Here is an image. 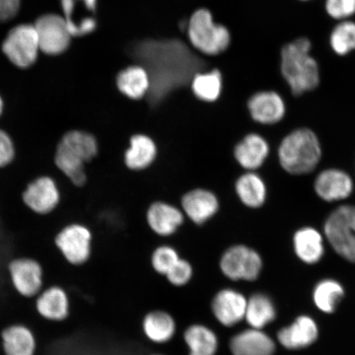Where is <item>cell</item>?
I'll return each instance as SVG.
<instances>
[{"label":"cell","instance_id":"cell-28","mask_svg":"<svg viewBox=\"0 0 355 355\" xmlns=\"http://www.w3.org/2000/svg\"><path fill=\"white\" fill-rule=\"evenodd\" d=\"M191 91L203 103H215L223 92L224 79L218 69L194 75L190 83Z\"/></svg>","mask_w":355,"mask_h":355},{"label":"cell","instance_id":"cell-4","mask_svg":"<svg viewBox=\"0 0 355 355\" xmlns=\"http://www.w3.org/2000/svg\"><path fill=\"white\" fill-rule=\"evenodd\" d=\"M278 155L282 168L290 174H309L320 162V143L313 131L300 128L283 139Z\"/></svg>","mask_w":355,"mask_h":355},{"label":"cell","instance_id":"cell-13","mask_svg":"<svg viewBox=\"0 0 355 355\" xmlns=\"http://www.w3.org/2000/svg\"><path fill=\"white\" fill-rule=\"evenodd\" d=\"M8 270L12 286L20 295L33 298L42 291L43 269L37 261L28 257L17 259L11 261Z\"/></svg>","mask_w":355,"mask_h":355},{"label":"cell","instance_id":"cell-37","mask_svg":"<svg viewBox=\"0 0 355 355\" xmlns=\"http://www.w3.org/2000/svg\"><path fill=\"white\" fill-rule=\"evenodd\" d=\"M15 155V148L11 137L0 130V168L10 165Z\"/></svg>","mask_w":355,"mask_h":355},{"label":"cell","instance_id":"cell-25","mask_svg":"<svg viewBox=\"0 0 355 355\" xmlns=\"http://www.w3.org/2000/svg\"><path fill=\"white\" fill-rule=\"evenodd\" d=\"M2 346L6 355H35L37 339L28 327L15 324L2 331Z\"/></svg>","mask_w":355,"mask_h":355},{"label":"cell","instance_id":"cell-15","mask_svg":"<svg viewBox=\"0 0 355 355\" xmlns=\"http://www.w3.org/2000/svg\"><path fill=\"white\" fill-rule=\"evenodd\" d=\"M248 300L234 288H222L211 301V312L222 326L232 327L245 318Z\"/></svg>","mask_w":355,"mask_h":355},{"label":"cell","instance_id":"cell-9","mask_svg":"<svg viewBox=\"0 0 355 355\" xmlns=\"http://www.w3.org/2000/svg\"><path fill=\"white\" fill-rule=\"evenodd\" d=\"M40 50L44 54H62L69 46L72 35L64 19L57 15H43L35 21Z\"/></svg>","mask_w":355,"mask_h":355},{"label":"cell","instance_id":"cell-24","mask_svg":"<svg viewBox=\"0 0 355 355\" xmlns=\"http://www.w3.org/2000/svg\"><path fill=\"white\" fill-rule=\"evenodd\" d=\"M318 335L317 324L313 319L301 316L291 326L279 331L278 340L286 349H298L313 344Z\"/></svg>","mask_w":355,"mask_h":355},{"label":"cell","instance_id":"cell-38","mask_svg":"<svg viewBox=\"0 0 355 355\" xmlns=\"http://www.w3.org/2000/svg\"><path fill=\"white\" fill-rule=\"evenodd\" d=\"M20 0H0V21H7L19 12Z\"/></svg>","mask_w":355,"mask_h":355},{"label":"cell","instance_id":"cell-33","mask_svg":"<svg viewBox=\"0 0 355 355\" xmlns=\"http://www.w3.org/2000/svg\"><path fill=\"white\" fill-rule=\"evenodd\" d=\"M330 46L332 51L340 56L355 51V22L340 21L332 30Z\"/></svg>","mask_w":355,"mask_h":355},{"label":"cell","instance_id":"cell-32","mask_svg":"<svg viewBox=\"0 0 355 355\" xmlns=\"http://www.w3.org/2000/svg\"><path fill=\"white\" fill-rule=\"evenodd\" d=\"M344 295V288L332 279L321 282L315 288L313 300L317 307L324 313L334 312L337 303Z\"/></svg>","mask_w":355,"mask_h":355},{"label":"cell","instance_id":"cell-11","mask_svg":"<svg viewBox=\"0 0 355 355\" xmlns=\"http://www.w3.org/2000/svg\"><path fill=\"white\" fill-rule=\"evenodd\" d=\"M182 211L195 225L207 223L220 211V202L217 195L205 188H193L180 198Z\"/></svg>","mask_w":355,"mask_h":355},{"label":"cell","instance_id":"cell-29","mask_svg":"<svg viewBox=\"0 0 355 355\" xmlns=\"http://www.w3.org/2000/svg\"><path fill=\"white\" fill-rule=\"evenodd\" d=\"M184 343L188 346L189 355H216L218 352V336L214 331L202 324H193L186 329Z\"/></svg>","mask_w":355,"mask_h":355},{"label":"cell","instance_id":"cell-21","mask_svg":"<svg viewBox=\"0 0 355 355\" xmlns=\"http://www.w3.org/2000/svg\"><path fill=\"white\" fill-rule=\"evenodd\" d=\"M275 349L273 340L263 331L254 328L238 333L230 341L232 355H273Z\"/></svg>","mask_w":355,"mask_h":355},{"label":"cell","instance_id":"cell-1","mask_svg":"<svg viewBox=\"0 0 355 355\" xmlns=\"http://www.w3.org/2000/svg\"><path fill=\"white\" fill-rule=\"evenodd\" d=\"M132 57L148 73L150 103H158L172 91L191 83L207 68L205 61L180 39H146L135 44Z\"/></svg>","mask_w":355,"mask_h":355},{"label":"cell","instance_id":"cell-40","mask_svg":"<svg viewBox=\"0 0 355 355\" xmlns=\"http://www.w3.org/2000/svg\"><path fill=\"white\" fill-rule=\"evenodd\" d=\"M303 1H309V0H303Z\"/></svg>","mask_w":355,"mask_h":355},{"label":"cell","instance_id":"cell-35","mask_svg":"<svg viewBox=\"0 0 355 355\" xmlns=\"http://www.w3.org/2000/svg\"><path fill=\"white\" fill-rule=\"evenodd\" d=\"M193 276V268L192 264L188 260L180 259L172 266L166 275L167 281L172 286L182 287L187 285Z\"/></svg>","mask_w":355,"mask_h":355},{"label":"cell","instance_id":"cell-8","mask_svg":"<svg viewBox=\"0 0 355 355\" xmlns=\"http://www.w3.org/2000/svg\"><path fill=\"white\" fill-rule=\"evenodd\" d=\"M2 49L8 59L19 68L26 69L32 66L41 51L35 26H17L8 33Z\"/></svg>","mask_w":355,"mask_h":355},{"label":"cell","instance_id":"cell-41","mask_svg":"<svg viewBox=\"0 0 355 355\" xmlns=\"http://www.w3.org/2000/svg\"><path fill=\"white\" fill-rule=\"evenodd\" d=\"M153 355H162V354H153Z\"/></svg>","mask_w":355,"mask_h":355},{"label":"cell","instance_id":"cell-39","mask_svg":"<svg viewBox=\"0 0 355 355\" xmlns=\"http://www.w3.org/2000/svg\"><path fill=\"white\" fill-rule=\"evenodd\" d=\"M3 110V102L1 98V96H0V117H1L2 113Z\"/></svg>","mask_w":355,"mask_h":355},{"label":"cell","instance_id":"cell-6","mask_svg":"<svg viewBox=\"0 0 355 355\" xmlns=\"http://www.w3.org/2000/svg\"><path fill=\"white\" fill-rule=\"evenodd\" d=\"M324 232L334 250L345 259L355 263V207L337 208L328 217Z\"/></svg>","mask_w":355,"mask_h":355},{"label":"cell","instance_id":"cell-22","mask_svg":"<svg viewBox=\"0 0 355 355\" xmlns=\"http://www.w3.org/2000/svg\"><path fill=\"white\" fill-rule=\"evenodd\" d=\"M315 190L318 196L327 202L339 201L352 193L353 181L344 171L327 170L318 176Z\"/></svg>","mask_w":355,"mask_h":355},{"label":"cell","instance_id":"cell-27","mask_svg":"<svg viewBox=\"0 0 355 355\" xmlns=\"http://www.w3.org/2000/svg\"><path fill=\"white\" fill-rule=\"evenodd\" d=\"M234 191L239 201L247 207L259 208L263 205L266 198L264 181L254 172H246L239 176L234 184Z\"/></svg>","mask_w":355,"mask_h":355},{"label":"cell","instance_id":"cell-30","mask_svg":"<svg viewBox=\"0 0 355 355\" xmlns=\"http://www.w3.org/2000/svg\"><path fill=\"white\" fill-rule=\"evenodd\" d=\"M294 247L297 256L308 264L317 263L324 254L321 234L310 227L301 229L296 232Z\"/></svg>","mask_w":355,"mask_h":355},{"label":"cell","instance_id":"cell-26","mask_svg":"<svg viewBox=\"0 0 355 355\" xmlns=\"http://www.w3.org/2000/svg\"><path fill=\"white\" fill-rule=\"evenodd\" d=\"M146 338L155 344H166L174 338L176 322L166 311L155 310L146 314L143 321Z\"/></svg>","mask_w":355,"mask_h":355},{"label":"cell","instance_id":"cell-31","mask_svg":"<svg viewBox=\"0 0 355 355\" xmlns=\"http://www.w3.org/2000/svg\"><path fill=\"white\" fill-rule=\"evenodd\" d=\"M276 318L272 301L263 294H256L248 300L245 319L254 329L261 330Z\"/></svg>","mask_w":355,"mask_h":355},{"label":"cell","instance_id":"cell-34","mask_svg":"<svg viewBox=\"0 0 355 355\" xmlns=\"http://www.w3.org/2000/svg\"><path fill=\"white\" fill-rule=\"evenodd\" d=\"M180 259L179 252L170 245L159 246L153 251L150 263L155 272L165 276L178 260Z\"/></svg>","mask_w":355,"mask_h":355},{"label":"cell","instance_id":"cell-23","mask_svg":"<svg viewBox=\"0 0 355 355\" xmlns=\"http://www.w3.org/2000/svg\"><path fill=\"white\" fill-rule=\"evenodd\" d=\"M116 87L125 98L136 101L143 100L150 88L149 74L143 66H128L118 73Z\"/></svg>","mask_w":355,"mask_h":355},{"label":"cell","instance_id":"cell-36","mask_svg":"<svg viewBox=\"0 0 355 355\" xmlns=\"http://www.w3.org/2000/svg\"><path fill=\"white\" fill-rule=\"evenodd\" d=\"M325 8L331 19L349 20L355 15V0H326Z\"/></svg>","mask_w":355,"mask_h":355},{"label":"cell","instance_id":"cell-20","mask_svg":"<svg viewBox=\"0 0 355 355\" xmlns=\"http://www.w3.org/2000/svg\"><path fill=\"white\" fill-rule=\"evenodd\" d=\"M35 309L40 316L51 322H63L69 317V295L60 286H51L37 296Z\"/></svg>","mask_w":355,"mask_h":355},{"label":"cell","instance_id":"cell-3","mask_svg":"<svg viewBox=\"0 0 355 355\" xmlns=\"http://www.w3.org/2000/svg\"><path fill=\"white\" fill-rule=\"evenodd\" d=\"M99 153V144L92 133L73 130L62 137L56 150L58 168L76 186L86 184V164Z\"/></svg>","mask_w":355,"mask_h":355},{"label":"cell","instance_id":"cell-14","mask_svg":"<svg viewBox=\"0 0 355 355\" xmlns=\"http://www.w3.org/2000/svg\"><path fill=\"white\" fill-rule=\"evenodd\" d=\"M158 154V144L153 137L148 133L137 132L128 139L123 164L130 171H145L157 162Z\"/></svg>","mask_w":355,"mask_h":355},{"label":"cell","instance_id":"cell-19","mask_svg":"<svg viewBox=\"0 0 355 355\" xmlns=\"http://www.w3.org/2000/svg\"><path fill=\"white\" fill-rule=\"evenodd\" d=\"M269 152V145L264 137L250 133L234 146L233 155L239 166L252 171L263 165Z\"/></svg>","mask_w":355,"mask_h":355},{"label":"cell","instance_id":"cell-18","mask_svg":"<svg viewBox=\"0 0 355 355\" xmlns=\"http://www.w3.org/2000/svg\"><path fill=\"white\" fill-rule=\"evenodd\" d=\"M247 106L252 119L261 124L277 123L286 114L282 97L272 91L255 93L248 99Z\"/></svg>","mask_w":355,"mask_h":355},{"label":"cell","instance_id":"cell-12","mask_svg":"<svg viewBox=\"0 0 355 355\" xmlns=\"http://www.w3.org/2000/svg\"><path fill=\"white\" fill-rule=\"evenodd\" d=\"M146 223L157 236L171 237L175 234L185 222L183 211L174 204L157 200L150 204L145 214Z\"/></svg>","mask_w":355,"mask_h":355},{"label":"cell","instance_id":"cell-17","mask_svg":"<svg viewBox=\"0 0 355 355\" xmlns=\"http://www.w3.org/2000/svg\"><path fill=\"white\" fill-rule=\"evenodd\" d=\"M97 0H61L64 19L72 37H82L94 32L96 21L89 13H94Z\"/></svg>","mask_w":355,"mask_h":355},{"label":"cell","instance_id":"cell-7","mask_svg":"<svg viewBox=\"0 0 355 355\" xmlns=\"http://www.w3.org/2000/svg\"><path fill=\"white\" fill-rule=\"evenodd\" d=\"M219 266L222 274L232 281L254 282L263 269V260L252 248L235 244L221 255Z\"/></svg>","mask_w":355,"mask_h":355},{"label":"cell","instance_id":"cell-16","mask_svg":"<svg viewBox=\"0 0 355 355\" xmlns=\"http://www.w3.org/2000/svg\"><path fill=\"white\" fill-rule=\"evenodd\" d=\"M22 198L31 210L37 214L46 215L55 209L60 202V194L54 180L44 176L28 186Z\"/></svg>","mask_w":355,"mask_h":355},{"label":"cell","instance_id":"cell-2","mask_svg":"<svg viewBox=\"0 0 355 355\" xmlns=\"http://www.w3.org/2000/svg\"><path fill=\"white\" fill-rule=\"evenodd\" d=\"M311 49L307 37L297 38L282 48L281 72L295 96L313 91L320 83V70Z\"/></svg>","mask_w":355,"mask_h":355},{"label":"cell","instance_id":"cell-10","mask_svg":"<svg viewBox=\"0 0 355 355\" xmlns=\"http://www.w3.org/2000/svg\"><path fill=\"white\" fill-rule=\"evenodd\" d=\"M92 234L85 225L73 224L62 230L55 239L61 254L70 264L86 263L92 254Z\"/></svg>","mask_w":355,"mask_h":355},{"label":"cell","instance_id":"cell-5","mask_svg":"<svg viewBox=\"0 0 355 355\" xmlns=\"http://www.w3.org/2000/svg\"><path fill=\"white\" fill-rule=\"evenodd\" d=\"M187 35L194 50L208 56L219 55L227 51L232 41L230 30L215 21L212 12L204 8L191 15Z\"/></svg>","mask_w":355,"mask_h":355}]
</instances>
